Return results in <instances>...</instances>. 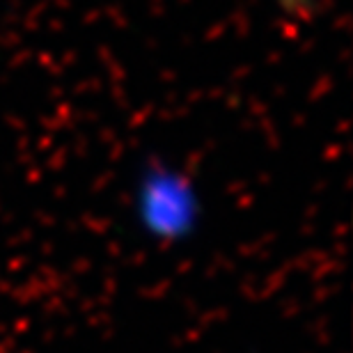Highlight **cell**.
<instances>
[{
    "label": "cell",
    "instance_id": "obj_1",
    "mask_svg": "<svg viewBox=\"0 0 353 353\" xmlns=\"http://www.w3.org/2000/svg\"><path fill=\"white\" fill-rule=\"evenodd\" d=\"M143 221L154 234L179 236L193 221V197L179 176L172 172H154L143 183L140 195Z\"/></svg>",
    "mask_w": 353,
    "mask_h": 353
}]
</instances>
